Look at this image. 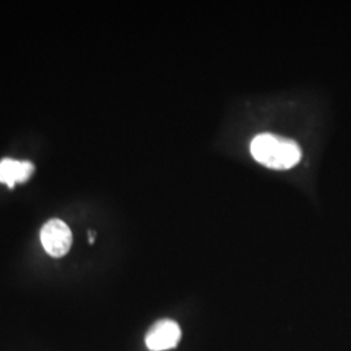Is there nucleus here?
Here are the masks:
<instances>
[{"instance_id": "nucleus-1", "label": "nucleus", "mask_w": 351, "mask_h": 351, "mask_svg": "<svg viewBox=\"0 0 351 351\" xmlns=\"http://www.w3.org/2000/svg\"><path fill=\"white\" fill-rule=\"evenodd\" d=\"M250 152L259 164L271 169L285 171L301 162L302 150L295 141L263 133L251 141Z\"/></svg>"}, {"instance_id": "nucleus-2", "label": "nucleus", "mask_w": 351, "mask_h": 351, "mask_svg": "<svg viewBox=\"0 0 351 351\" xmlns=\"http://www.w3.org/2000/svg\"><path fill=\"white\" fill-rule=\"evenodd\" d=\"M40 242L49 255L53 258H62L71 250L73 236L69 226L64 221L52 219L42 228Z\"/></svg>"}, {"instance_id": "nucleus-3", "label": "nucleus", "mask_w": 351, "mask_h": 351, "mask_svg": "<svg viewBox=\"0 0 351 351\" xmlns=\"http://www.w3.org/2000/svg\"><path fill=\"white\" fill-rule=\"evenodd\" d=\"M181 339V328L171 320L163 319L151 326L146 335V346L150 351H165L173 349Z\"/></svg>"}, {"instance_id": "nucleus-4", "label": "nucleus", "mask_w": 351, "mask_h": 351, "mask_svg": "<svg viewBox=\"0 0 351 351\" xmlns=\"http://www.w3.org/2000/svg\"><path fill=\"white\" fill-rule=\"evenodd\" d=\"M36 167L32 162H20L14 159H3L0 162V182L13 188L16 184L26 182L34 175Z\"/></svg>"}]
</instances>
